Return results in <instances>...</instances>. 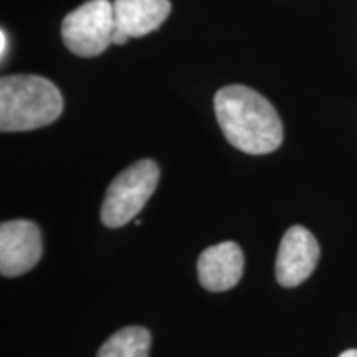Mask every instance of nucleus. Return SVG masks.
<instances>
[{
	"mask_svg": "<svg viewBox=\"0 0 357 357\" xmlns=\"http://www.w3.org/2000/svg\"><path fill=\"white\" fill-rule=\"evenodd\" d=\"M159 182L154 160L142 159L129 166L111 182L101 207V220L108 229H119L139 213L153 197Z\"/></svg>",
	"mask_w": 357,
	"mask_h": 357,
	"instance_id": "obj_3",
	"label": "nucleus"
},
{
	"mask_svg": "<svg viewBox=\"0 0 357 357\" xmlns=\"http://www.w3.org/2000/svg\"><path fill=\"white\" fill-rule=\"evenodd\" d=\"M319 260V245L314 235L294 225L283 235L275 263V275L281 287L294 288L306 281Z\"/></svg>",
	"mask_w": 357,
	"mask_h": 357,
	"instance_id": "obj_6",
	"label": "nucleus"
},
{
	"mask_svg": "<svg viewBox=\"0 0 357 357\" xmlns=\"http://www.w3.org/2000/svg\"><path fill=\"white\" fill-rule=\"evenodd\" d=\"M63 113V96L50 79L10 75L0 79V129L24 132L55 123Z\"/></svg>",
	"mask_w": 357,
	"mask_h": 357,
	"instance_id": "obj_2",
	"label": "nucleus"
},
{
	"mask_svg": "<svg viewBox=\"0 0 357 357\" xmlns=\"http://www.w3.org/2000/svg\"><path fill=\"white\" fill-rule=\"evenodd\" d=\"M245 258L235 242H222L204 250L197 261L199 281L205 289L222 293L231 289L242 280Z\"/></svg>",
	"mask_w": 357,
	"mask_h": 357,
	"instance_id": "obj_8",
	"label": "nucleus"
},
{
	"mask_svg": "<svg viewBox=\"0 0 357 357\" xmlns=\"http://www.w3.org/2000/svg\"><path fill=\"white\" fill-rule=\"evenodd\" d=\"M0 45H2V48H0V55H2V58H6V52L8 48V38H7L6 30H2V32H0Z\"/></svg>",
	"mask_w": 357,
	"mask_h": 357,
	"instance_id": "obj_10",
	"label": "nucleus"
},
{
	"mask_svg": "<svg viewBox=\"0 0 357 357\" xmlns=\"http://www.w3.org/2000/svg\"><path fill=\"white\" fill-rule=\"evenodd\" d=\"M114 30L113 2L109 0H89L61 22V38L66 48L83 58L101 55L113 43Z\"/></svg>",
	"mask_w": 357,
	"mask_h": 357,
	"instance_id": "obj_4",
	"label": "nucleus"
},
{
	"mask_svg": "<svg viewBox=\"0 0 357 357\" xmlns=\"http://www.w3.org/2000/svg\"><path fill=\"white\" fill-rule=\"evenodd\" d=\"M116 30L113 45L144 37L158 30L171 13L169 0H113Z\"/></svg>",
	"mask_w": 357,
	"mask_h": 357,
	"instance_id": "obj_7",
	"label": "nucleus"
},
{
	"mask_svg": "<svg viewBox=\"0 0 357 357\" xmlns=\"http://www.w3.org/2000/svg\"><path fill=\"white\" fill-rule=\"evenodd\" d=\"M339 357H357V349H349V351H344Z\"/></svg>",
	"mask_w": 357,
	"mask_h": 357,
	"instance_id": "obj_11",
	"label": "nucleus"
},
{
	"mask_svg": "<svg viewBox=\"0 0 357 357\" xmlns=\"http://www.w3.org/2000/svg\"><path fill=\"white\" fill-rule=\"evenodd\" d=\"M43 253V240L37 223L8 220L0 227V273L20 276L37 265Z\"/></svg>",
	"mask_w": 357,
	"mask_h": 357,
	"instance_id": "obj_5",
	"label": "nucleus"
},
{
	"mask_svg": "<svg viewBox=\"0 0 357 357\" xmlns=\"http://www.w3.org/2000/svg\"><path fill=\"white\" fill-rule=\"evenodd\" d=\"M151 333L141 326H129L114 333L98 351L96 357H149Z\"/></svg>",
	"mask_w": 357,
	"mask_h": 357,
	"instance_id": "obj_9",
	"label": "nucleus"
},
{
	"mask_svg": "<svg viewBox=\"0 0 357 357\" xmlns=\"http://www.w3.org/2000/svg\"><path fill=\"white\" fill-rule=\"evenodd\" d=\"M213 105L227 141L242 153L270 154L283 142V124L278 113L255 89L230 84L218 89Z\"/></svg>",
	"mask_w": 357,
	"mask_h": 357,
	"instance_id": "obj_1",
	"label": "nucleus"
}]
</instances>
